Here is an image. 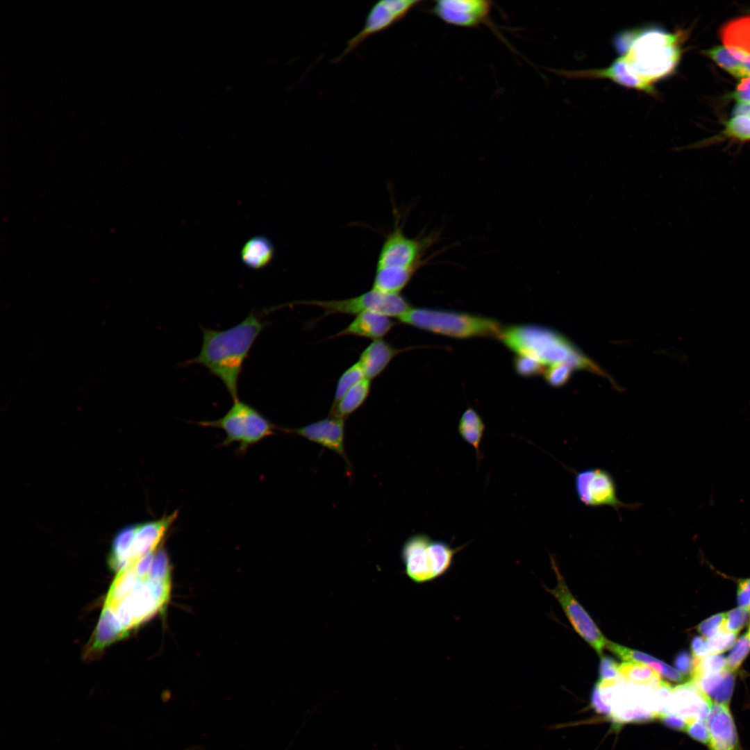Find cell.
I'll return each mask as SVG.
<instances>
[{"label": "cell", "mask_w": 750, "mask_h": 750, "mask_svg": "<svg viewBox=\"0 0 750 750\" xmlns=\"http://www.w3.org/2000/svg\"><path fill=\"white\" fill-rule=\"evenodd\" d=\"M680 37L660 28L628 31L615 39L631 89L658 96L655 84L670 76L681 56Z\"/></svg>", "instance_id": "1"}, {"label": "cell", "mask_w": 750, "mask_h": 750, "mask_svg": "<svg viewBox=\"0 0 750 750\" xmlns=\"http://www.w3.org/2000/svg\"><path fill=\"white\" fill-rule=\"evenodd\" d=\"M267 324L260 313L251 311L240 323L226 330L202 327L200 352L186 364L206 367L223 383L233 401L238 400V379L244 362Z\"/></svg>", "instance_id": "2"}, {"label": "cell", "mask_w": 750, "mask_h": 750, "mask_svg": "<svg viewBox=\"0 0 750 750\" xmlns=\"http://www.w3.org/2000/svg\"><path fill=\"white\" fill-rule=\"evenodd\" d=\"M498 339L516 354L532 357L544 365L567 363L573 369L589 370L612 381L567 338L549 328L535 324L512 325L503 328Z\"/></svg>", "instance_id": "3"}, {"label": "cell", "mask_w": 750, "mask_h": 750, "mask_svg": "<svg viewBox=\"0 0 750 750\" xmlns=\"http://www.w3.org/2000/svg\"><path fill=\"white\" fill-rule=\"evenodd\" d=\"M402 324L456 338H499L503 327L494 319L469 313L412 308L397 318Z\"/></svg>", "instance_id": "4"}, {"label": "cell", "mask_w": 750, "mask_h": 750, "mask_svg": "<svg viewBox=\"0 0 750 750\" xmlns=\"http://www.w3.org/2000/svg\"><path fill=\"white\" fill-rule=\"evenodd\" d=\"M465 547L453 548L428 535L415 534L406 540L401 549L405 572L417 584L434 581L450 569L455 556Z\"/></svg>", "instance_id": "5"}, {"label": "cell", "mask_w": 750, "mask_h": 750, "mask_svg": "<svg viewBox=\"0 0 750 750\" xmlns=\"http://www.w3.org/2000/svg\"><path fill=\"white\" fill-rule=\"evenodd\" d=\"M199 425L219 428L226 433L223 445L239 442V451L244 453L251 445L274 434L277 428L251 405L240 399L233 401L228 412L213 421H201Z\"/></svg>", "instance_id": "6"}, {"label": "cell", "mask_w": 750, "mask_h": 750, "mask_svg": "<svg viewBox=\"0 0 750 750\" xmlns=\"http://www.w3.org/2000/svg\"><path fill=\"white\" fill-rule=\"evenodd\" d=\"M439 238V233L420 238H409L403 232L399 219L385 237L378 253L376 268H399L418 271L434 257L424 258L429 248Z\"/></svg>", "instance_id": "7"}, {"label": "cell", "mask_w": 750, "mask_h": 750, "mask_svg": "<svg viewBox=\"0 0 750 750\" xmlns=\"http://www.w3.org/2000/svg\"><path fill=\"white\" fill-rule=\"evenodd\" d=\"M290 304L315 306L324 311L322 317L334 314L358 315L366 312H375L397 319L410 308L408 301L400 294L383 293L374 289L356 297L331 301L311 300L293 302Z\"/></svg>", "instance_id": "8"}, {"label": "cell", "mask_w": 750, "mask_h": 750, "mask_svg": "<svg viewBox=\"0 0 750 750\" xmlns=\"http://www.w3.org/2000/svg\"><path fill=\"white\" fill-rule=\"evenodd\" d=\"M573 472L574 490L578 499L584 506L590 508L608 506L619 515L622 508L639 507L638 503H626L618 498L615 481L606 469L590 467Z\"/></svg>", "instance_id": "9"}, {"label": "cell", "mask_w": 750, "mask_h": 750, "mask_svg": "<svg viewBox=\"0 0 750 750\" xmlns=\"http://www.w3.org/2000/svg\"><path fill=\"white\" fill-rule=\"evenodd\" d=\"M551 564L556 576L557 583L552 589L545 587L546 590L559 602L576 633L601 656L608 640L590 615L572 594L556 562L551 556Z\"/></svg>", "instance_id": "10"}, {"label": "cell", "mask_w": 750, "mask_h": 750, "mask_svg": "<svg viewBox=\"0 0 750 750\" xmlns=\"http://www.w3.org/2000/svg\"><path fill=\"white\" fill-rule=\"evenodd\" d=\"M421 2L420 0H381L376 1L370 8L362 28L347 42L342 53L333 60V62H340L369 37L385 31L401 21L416 5Z\"/></svg>", "instance_id": "11"}, {"label": "cell", "mask_w": 750, "mask_h": 750, "mask_svg": "<svg viewBox=\"0 0 750 750\" xmlns=\"http://www.w3.org/2000/svg\"><path fill=\"white\" fill-rule=\"evenodd\" d=\"M492 8L486 0H438L431 11L448 24L472 28L487 21Z\"/></svg>", "instance_id": "12"}, {"label": "cell", "mask_w": 750, "mask_h": 750, "mask_svg": "<svg viewBox=\"0 0 750 750\" xmlns=\"http://www.w3.org/2000/svg\"><path fill=\"white\" fill-rule=\"evenodd\" d=\"M712 703L691 681L672 689L669 713L681 717L687 723L694 719L706 720Z\"/></svg>", "instance_id": "13"}, {"label": "cell", "mask_w": 750, "mask_h": 750, "mask_svg": "<svg viewBox=\"0 0 750 750\" xmlns=\"http://www.w3.org/2000/svg\"><path fill=\"white\" fill-rule=\"evenodd\" d=\"M334 451L349 465L344 448V419L329 416L325 419L292 429H282Z\"/></svg>", "instance_id": "14"}, {"label": "cell", "mask_w": 750, "mask_h": 750, "mask_svg": "<svg viewBox=\"0 0 750 750\" xmlns=\"http://www.w3.org/2000/svg\"><path fill=\"white\" fill-rule=\"evenodd\" d=\"M706 722L710 750L738 749V733L728 704L713 702Z\"/></svg>", "instance_id": "15"}, {"label": "cell", "mask_w": 750, "mask_h": 750, "mask_svg": "<svg viewBox=\"0 0 750 750\" xmlns=\"http://www.w3.org/2000/svg\"><path fill=\"white\" fill-rule=\"evenodd\" d=\"M391 317L375 312L360 314L333 338L353 335L374 340L382 339L394 326Z\"/></svg>", "instance_id": "16"}, {"label": "cell", "mask_w": 750, "mask_h": 750, "mask_svg": "<svg viewBox=\"0 0 750 750\" xmlns=\"http://www.w3.org/2000/svg\"><path fill=\"white\" fill-rule=\"evenodd\" d=\"M403 351L382 339L374 340L362 351L358 362L365 378L372 381L378 376L393 358Z\"/></svg>", "instance_id": "17"}, {"label": "cell", "mask_w": 750, "mask_h": 750, "mask_svg": "<svg viewBox=\"0 0 750 750\" xmlns=\"http://www.w3.org/2000/svg\"><path fill=\"white\" fill-rule=\"evenodd\" d=\"M720 36L733 56L750 62V16L737 18L724 24Z\"/></svg>", "instance_id": "18"}, {"label": "cell", "mask_w": 750, "mask_h": 750, "mask_svg": "<svg viewBox=\"0 0 750 750\" xmlns=\"http://www.w3.org/2000/svg\"><path fill=\"white\" fill-rule=\"evenodd\" d=\"M274 253V244L267 237L255 235L243 245L240 258L247 267L258 270L267 267L273 260Z\"/></svg>", "instance_id": "19"}, {"label": "cell", "mask_w": 750, "mask_h": 750, "mask_svg": "<svg viewBox=\"0 0 750 750\" xmlns=\"http://www.w3.org/2000/svg\"><path fill=\"white\" fill-rule=\"evenodd\" d=\"M416 272L412 269L376 267L372 288L383 293L399 294Z\"/></svg>", "instance_id": "20"}, {"label": "cell", "mask_w": 750, "mask_h": 750, "mask_svg": "<svg viewBox=\"0 0 750 750\" xmlns=\"http://www.w3.org/2000/svg\"><path fill=\"white\" fill-rule=\"evenodd\" d=\"M371 388V380H361L342 397L334 406H331L329 416L345 420L358 409L367 399Z\"/></svg>", "instance_id": "21"}, {"label": "cell", "mask_w": 750, "mask_h": 750, "mask_svg": "<svg viewBox=\"0 0 750 750\" xmlns=\"http://www.w3.org/2000/svg\"><path fill=\"white\" fill-rule=\"evenodd\" d=\"M485 429L482 418L474 409L468 408L464 411L458 422V431L462 439L474 448L478 459L481 457L480 447Z\"/></svg>", "instance_id": "22"}, {"label": "cell", "mask_w": 750, "mask_h": 750, "mask_svg": "<svg viewBox=\"0 0 750 750\" xmlns=\"http://www.w3.org/2000/svg\"><path fill=\"white\" fill-rule=\"evenodd\" d=\"M619 674L623 682L638 685L656 688L662 681L652 667L641 662H625L619 665Z\"/></svg>", "instance_id": "23"}, {"label": "cell", "mask_w": 750, "mask_h": 750, "mask_svg": "<svg viewBox=\"0 0 750 750\" xmlns=\"http://www.w3.org/2000/svg\"><path fill=\"white\" fill-rule=\"evenodd\" d=\"M606 648L625 662H641L649 665L662 677L670 667L668 664L648 653L631 649L609 640L607 641Z\"/></svg>", "instance_id": "24"}, {"label": "cell", "mask_w": 750, "mask_h": 750, "mask_svg": "<svg viewBox=\"0 0 750 750\" xmlns=\"http://www.w3.org/2000/svg\"><path fill=\"white\" fill-rule=\"evenodd\" d=\"M706 54L735 77L743 78L749 76L743 65L731 56L724 47H714L707 50Z\"/></svg>", "instance_id": "25"}, {"label": "cell", "mask_w": 750, "mask_h": 750, "mask_svg": "<svg viewBox=\"0 0 750 750\" xmlns=\"http://www.w3.org/2000/svg\"><path fill=\"white\" fill-rule=\"evenodd\" d=\"M365 378L362 369L358 362L347 368L338 381L332 406L335 405L348 390Z\"/></svg>", "instance_id": "26"}, {"label": "cell", "mask_w": 750, "mask_h": 750, "mask_svg": "<svg viewBox=\"0 0 750 750\" xmlns=\"http://www.w3.org/2000/svg\"><path fill=\"white\" fill-rule=\"evenodd\" d=\"M726 669V658L719 654H709L701 658H694V667L691 674L692 679L703 675L719 672Z\"/></svg>", "instance_id": "27"}, {"label": "cell", "mask_w": 750, "mask_h": 750, "mask_svg": "<svg viewBox=\"0 0 750 750\" xmlns=\"http://www.w3.org/2000/svg\"><path fill=\"white\" fill-rule=\"evenodd\" d=\"M750 652V635L747 633L735 641L726 660V669L735 672Z\"/></svg>", "instance_id": "28"}, {"label": "cell", "mask_w": 750, "mask_h": 750, "mask_svg": "<svg viewBox=\"0 0 750 750\" xmlns=\"http://www.w3.org/2000/svg\"><path fill=\"white\" fill-rule=\"evenodd\" d=\"M727 136L740 141L750 140V116H734L726 123Z\"/></svg>", "instance_id": "29"}, {"label": "cell", "mask_w": 750, "mask_h": 750, "mask_svg": "<svg viewBox=\"0 0 750 750\" xmlns=\"http://www.w3.org/2000/svg\"><path fill=\"white\" fill-rule=\"evenodd\" d=\"M545 365L536 359L524 355L516 354L513 359V367L519 375L531 377L544 373Z\"/></svg>", "instance_id": "30"}, {"label": "cell", "mask_w": 750, "mask_h": 750, "mask_svg": "<svg viewBox=\"0 0 750 750\" xmlns=\"http://www.w3.org/2000/svg\"><path fill=\"white\" fill-rule=\"evenodd\" d=\"M573 368L567 363H557L546 367L543 375L545 381L553 387H560L571 377Z\"/></svg>", "instance_id": "31"}, {"label": "cell", "mask_w": 750, "mask_h": 750, "mask_svg": "<svg viewBox=\"0 0 750 750\" xmlns=\"http://www.w3.org/2000/svg\"><path fill=\"white\" fill-rule=\"evenodd\" d=\"M750 616L748 608L738 607L725 613L723 630L737 633L744 627Z\"/></svg>", "instance_id": "32"}, {"label": "cell", "mask_w": 750, "mask_h": 750, "mask_svg": "<svg viewBox=\"0 0 750 750\" xmlns=\"http://www.w3.org/2000/svg\"><path fill=\"white\" fill-rule=\"evenodd\" d=\"M737 633L721 631L712 638L706 640L709 654H720L732 647L736 641Z\"/></svg>", "instance_id": "33"}, {"label": "cell", "mask_w": 750, "mask_h": 750, "mask_svg": "<svg viewBox=\"0 0 750 750\" xmlns=\"http://www.w3.org/2000/svg\"><path fill=\"white\" fill-rule=\"evenodd\" d=\"M734 681L733 672L728 670L723 680L710 696L711 700H714L715 703L728 704L733 690Z\"/></svg>", "instance_id": "34"}, {"label": "cell", "mask_w": 750, "mask_h": 750, "mask_svg": "<svg viewBox=\"0 0 750 750\" xmlns=\"http://www.w3.org/2000/svg\"><path fill=\"white\" fill-rule=\"evenodd\" d=\"M725 613H719L703 621L698 626V631L702 637L710 639L723 630Z\"/></svg>", "instance_id": "35"}, {"label": "cell", "mask_w": 750, "mask_h": 750, "mask_svg": "<svg viewBox=\"0 0 750 750\" xmlns=\"http://www.w3.org/2000/svg\"><path fill=\"white\" fill-rule=\"evenodd\" d=\"M619 665L609 656L601 655L599 664V681H610L620 679Z\"/></svg>", "instance_id": "36"}, {"label": "cell", "mask_w": 750, "mask_h": 750, "mask_svg": "<svg viewBox=\"0 0 750 750\" xmlns=\"http://www.w3.org/2000/svg\"><path fill=\"white\" fill-rule=\"evenodd\" d=\"M685 731L694 740L708 744L709 735L706 720L694 719L688 722Z\"/></svg>", "instance_id": "37"}, {"label": "cell", "mask_w": 750, "mask_h": 750, "mask_svg": "<svg viewBox=\"0 0 750 750\" xmlns=\"http://www.w3.org/2000/svg\"><path fill=\"white\" fill-rule=\"evenodd\" d=\"M694 658L688 651L679 652L674 659L676 669L683 675L692 674Z\"/></svg>", "instance_id": "38"}, {"label": "cell", "mask_w": 750, "mask_h": 750, "mask_svg": "<svg viewBox=\"0 0 750 750\" xmlns=\"http://www.w3.org/2000/svg\"><path fill=\"white\" fill-rule=\"evenodd\" d=\"M591 705L597 713L610 718L612 708L603 701L598 681L594 685L591 693Z\"/></svg>", "instance_id": "39"}, {"label": "cell", "mask_w": 750, "mask_h": 750, "mask_svg": "<svg viewBox=\"0 0 750 750\" xmlns=\"http://www.w3.org/2000/svg\"><path fill=\"white\" fill-rule=\"evenodd\" d=\"M733 97L738 103H750V76L742 78L733 93Z\"/></svg>", "instance_id": "40"}, {"label": "cell", "mask_w": 750, "mask_h": 750, "mask_svg": "<svg viewBox=\"0 0 750 750\" xmlns=\"http://www.w3.org/2000/svg\"><path fill=\"white\" fill-rule=\"evenodd\" d=\"M737 600L740 607L748 608L750 604V578L739 582L737 591Z\"/></svg>", "instance_id": "41"}, {"label": "cell", "mask_w": 750, "mask_h": 750, "mask_svg": "<svg viewBox=\"0 0 750 750\" xmlns=\"http://www.w3.org/2000/svg\"><path fill=\"white\" fill-rule=\"evenodd\" d=\"M660 719L666 726L670 728L681 731H685L686 721L676 715L667 713L660 717Z\"/></svg>", "instance_id": "42"}, {"label": "cell", "mask_w": 750, "mask_h": 750, "mask_svg": "<svg viewBox=\"0 0 750 750\" xmlns=\"http://www.w3.org/2000/svg\"><path fill=\"white\" fill-rule=\"evenodd\" d=\"M692 656L694 658H701L709 655L707 640L702 636L695 637L691 643Z\"/></svg>", "instance_id": "43"}, {"label": "cell", "mask_w": 750, "mask_h": 750, "mask_svg": "<svg viewBox=\"0 0 750 750\" xmlns=\"http://www.w3.org/2000/svg\"><path fill=\"white\" fill-rule=\"evenodd\" d=\"M734 116L750 115V103H738L733 110Z\"/></svg>", "instance_id": "44"}, {"label": "cell", "mask_w": 750, "mask_h": 750, "mask_svg": "<svg viewBox=\"0 0 750 750\" xmlns=\"http://www.w3.org/2000/svg\"><path fill=\"white\" fill-rule=\"evenodd\" d=\"M742 65L750 76V62H744Z\"/></svg>", "instance_id": "45"}, {"label": "cell", "mask_w": 750, "mask_h": 750, "mask_svg": "<svg viewBox=\"0 0 750 750\" xmlns=\"http://www.w3.org/2000/svg\"><path fill=\"white\" fill-rule=\"evenodd\" d=\"M747 633L750 635V625H749V631Z\"/></svg>", "instance_id": "46"}, {"label": "cell", "mask_w": 750, "mask_h": 750, "mask_svg": "<svg viewBox=\"0 0 750 750\" xmlns=\"http://www.w3.org/2000/svg\"><path fill=\"white\" fill-rule=\"evenodd\" d=\"M748 610H749V614H750V604H749V606H748Z\"/></svg>", "instance_id": "47"}]
</instances>
